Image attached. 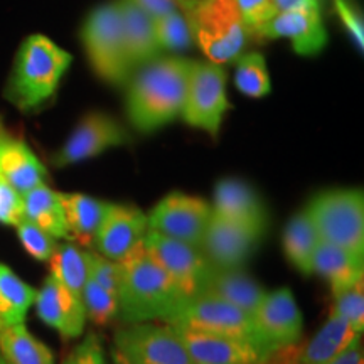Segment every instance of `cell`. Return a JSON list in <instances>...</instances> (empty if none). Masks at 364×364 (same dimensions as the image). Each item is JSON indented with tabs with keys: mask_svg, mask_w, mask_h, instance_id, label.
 I'll list each match as a JSON object with an SVG mask.
<instances>
[{
	"mask_svg": "<svg viewBox=\"0 0 364 364\" xmlns=\"http://www.w3.org/2000/svg\"><path fill=\"white\" fill-rule=\"evenodd\" d=\"M193 63L179 56L157 58L130 80L127 117L136 132L152 134L181 115Z\"/></svg>",
	"mask_w": 364,
	"mask_h": 364,
	"instance_id": "6da1fadb",
	"label": "cell"
},
{
	"mask_svg": "<svg viewBox=\"0 0 364 364\" xmlns=\"http://www.w3.org/2000/svg\"><path fill=\"white\" fill-rule=\"evenodd\" d=\"M188 300L176 282L147 253L144 243L122 262L117 317L124 324L166 322Z\"/></svg>",
	"mask_w": 364,
	"mask_h": 364,
	"instance_id": "7a4b0ae2",
	"label": "cell"
},
{
	"mask_svg": "<svg viewBox=\"0 0 364 364\" xmlns=\"http://www.w3.org/2000/svg\"><path fill=\"white\" fill-rule=\"evenodd\" d=\"M71 63V54L49 38L29 36L14 59L4 97L21 112L39 110L56 95Z\"/></svg>",
	"mask_w": 364,
	"mask_h": 364,
	"instance_id": "3957f363",
	"label": "cell"
},
{
	"mask_svg": "<svg viewBox=\"0 0 364 364\" xmlns=\"http://www.w3.org/2000/svg\"><path fill=\"white\" fill-rule=\"evenodd\" d=\"M179 11L189 22L194 43L216 65L236 61L252 38L236 0H179Z\"/></svg>",
	"mask_w": 364,
	"mask_h": 364,
	"instance_id": "277c9868",
	"label": "cell"
},
{
	"mask_svg": "<svg viewBox=\"0 0 364 364\" xmlns=\"http://www.w3.org/2000/svg\"><path fill=\"white\" fill-rule=\"evenodd\" d=\"M318 238L364 255V196L361 189H327L306 208Z\"/></svg>",
	"mask_w": 364,
	"mask_h": 364,
	"instance_id": "5b68a950",
	"label": "cell"
},
{
	"mask_svg": "<svg viewBox=\"0 0 364 364\" xmlns=\"http://www.w3.org/2000/svg\"><path fill=\"white\" fill-rule=\"evenodd\" d=\"M81 41L100 78L115 86L130 81L134 68L127 54L117 2L103 4L86 17L81 27Z\"/></svg>",
	"mask_w": 364,
	"mask_h": 364,
	"instance_id": "8992f818",
	"label": "cell"
},
{
	"mask_svg": "<svg viewBox=\"0 0 364 364\" xmlns=\"http://www.w3.org/2000/svg\"><path fill=\"white\" fill-rule=\"evenodd\" d=\"M166 324L184 326L191 329L218 332V334L233 336V338L247 339L260 348L263 353L272 354L258 334L252 314L243 309L225 302V300L211 297V295H199L182 304Z\"/></svg>",
	"mask_w": 364,
	"mask_h": 364,
	"instance_id": "52a82bcc",
	"label": "cell"
},
{
	"mask_svg": "<svg viewBox=\"0 0 364 364\" xmlns=\"http://www.w3.org/2000/svg\"><path fill=\"white\" fill-rule=\"evenodd\" d=\"M231 105L226 97V73L221 65L193 63L181 117L186 124L213 136L220 134L223 118Z\"/></svg>",
	"mask_w": 364,
	"mask_h": 364,
	"instance_id": "ba28073f",
	"label": "cell"
},
{
	"mask_svg": "<svg viewBox=\"0 0 364 364\" xmlns=\"http://www.w3.org/2000/svg\"><path fill=\"white\" fill-rule=\"evenodd\" d=\"M113 348L134 364H196L169 324H127L115 332Z\"/></svg>",
	"mask_w": 364,
	"mask_h": 364,
	"instance_id": "9c48e42d",
	"label": "cell"
},
{
	"mask_svg": "<svg viewBox=\"0 0 364 364\" xmlns=\"http://www.w3.org/2000/svg\"><path fill=\"white\" fill-rule=\"evenodd\" d=\"M144 247L188 299L199 297L213 265L199 247L147 230Z\"/></svg>",
	"mask_w": 364,
	"mask_h": 364,
	"instance_id": "30bf717a",
	"label": "cell"
},
{
	"mask_svg": "<svg viewBox=\"0 0 364 364\" xmlns=\"http://www.w3.org/2000/svg\"><path fill=\"white\" fill-rule=\"evenodd\" d=\"M211 215V204L203 198L176 191L156 204L147 216V225L150 231L201 247Z\"/></svg>",
	"mask_w": 364,
	"mask_h": 364,
	"instance_id": "8fae6325",
	"label": "cell"
},
{
	"mask_svg": "<svg viewBox=\"0 0 364 364\" xmlns=\"http://www.w3.org/2000/svg\"><path fill=\"white\" fill-rule=\"evenodd\" d=\"M130 142V134L117 118L102 112H91L75 127L66 142L51 157V162L54 167L75 166Z\"/></svg>",
	"mask_w": 364,
	"mask_h": 364,
	"instance_id": "7c38bea8",
	"label": "cell"
},
{
	"mask_svg": "<svg viewBox=\"0 0 364 364\" xmlns=\"http://www.w3.org/2000/svg\"><path fill=\"white\" fill-rule=\"evenodd\" d=\"M253 321L268 351L302 343L304 317L289 287L267 292L253 312Z\"/></svg>",
	"mask_w": 364,
	"mask_h": 364,
	"instance_id": "4fadbf2b",
	"label": "cell"
},
{
	"mask_svg": "<svg viewBox=\"0 0 364 364\" xmlns=\"http://www.w3.org/2000/svg\"><path fill=\"white\" fill-rule=\"evenodd\" d=\"M252 36L260 39H290L295 53L302 56H314L327 44V33L318 11V2L275 14L272 19L255 27Z\"/></svg>",
	"mask_w": 364,
	"mask_h": 364,
	"instance_id": "5bb4252c",
	"label": "cell"
},
{
	"mask_svg": "<svg viewBox=\"0 0 364 364\" xmlns=\"http://www.w3.org/2000/svg\"><path fill=\"white\" fill-rule=\"evenodd\" d=\"M147 230V215H144L139 208L108 203L102 225L95 235L93 247L103 257L122 263L144 243Z\"/></svg>",
	"mask_w": 364,
	"mask_h": 364,
	"instance_id": "9a60e30c",
	"label": "cell"
},
{
	"mask_svg": "<svg viewBox=\"0 0 364 364\" xmlns=\"http://www.w3.org/2000/svg\"><path fill=\"white\" fill-rule=\"evenodd\" d=\"M262 236L248 228L213 213L201 241V252L213 267L243 268L262 243Z\"/></svg>",
	"mask_w": 364,
	"mask_h": 364,
	"instance_id": "2e32d148",
	"label": "cell"
},
{
	"mask_svg": "<svg viewBox=\"0 0 364 364\" xmlns=\"http://www.w3.org/2000/svg\"><path fill=\"white\" fill-rule=\"evenodd\" d=\"M171 327L196 364H255L268 356L247 339L184 326Z\"/></svg>",
	"mask_w": 364,
	"mask_h": 364,
	"instance_id": "e0dca14e",
	"label": "cell"
},
{
	"mask_svg": "<svg viewBox=\"0 0 364 364\" xmlns=\"http://www.w3.org/2000/svg\"><path fill=\"white\" fill-rule=\"evenodd\" d=\"M211 208L213 213L248 228L262 238L267 235L270 225L267 206L257 189L247 181L238 177H225L218 181L215 186V203Z\"/></svg>",
	"mask_w": 364,
	"mask_h": 364,
	"instance_id": "ac0fdd59",
	"label": "cell"
},
{
	"mask_svg": "<svg viewBox=\"0 0 364 364\" xmlns=\"http://www.w3.org/2000/svg\"><path fill=\"white\" fill-rule=\"evenodd\" d=\"M34 304L41 321L58 331L65 339L80 338L85 332L88 318H86L83 300L51 275L36 292Z\"/></svg>",
	"mask_w": 364,
	"mask_h": 364,
	"instance_id": "d6986e66",
	"label": "cell"
},
{
	"mask_svg": "<svg viewBox=\"0 0 364 364\" xmlns=\"http://www.w3.org/2000/svg\"><path fill=\"white\" fill-rule=\"evenodd\" d=\"M0 177L22 196L46 184L48 169L24 140L6 135L0 140Z\"/></svg>",
	"mask_w": 364,
	"mask_h": 364,
	"instance_id": "ffe728a7",
	"label": "cell"
},
{
	"mask_svg": "<svg viewBox=\"0 0 364 364\" xmlns=\"http://www.w3.org/2000/svg\"><path fill=\"white\" fill-rule=\"evenodd\" d=\"M201 295L221 299L253 316L267 295V290L248 272H245V268L213 267Z\"/></svg>",
	"mask_w": 364,
	"mask_h": 364,
	"instance_id": "44dd1931",
	"label": "cell"
},
{
	"mask_svg": "<svg viewBox=\"0 0 364 364\" xmlns=\"http://www.w3.org/2000/svg\"><path fill=\"white\" fill-rule=\"evenodd\" d=\"M115 2L120 14L125 48L132 68L147 66L161 58L162 51L154 33L152 17L130 0H115Z\"/></svg>",
	"mask_w": 364,
	"mask_h": 364,
	"instance_id": "7402d4cb",
	"label": "cell"
},
{
	"mask_svg": "<svg viewBox=\"0 0 364 364\" xmlns=\"http://www.w3.org/2000/svg\"><path fill=\"white\" fill-rule=\"evenodd\" d=\"M358 336L361 334H358L348 321L331 311L317 334L306 344L300 343L295 364H329L339 358Z\"/></svg>",
	"mask_w": 364,
	"mask_h": 364,
	"instance_id": "603a6c76",
	"label": "cell"
},
{
	"mask_svg": "<svg viewBox=\"0 0 364 364\" xmlns=\"http://www.w3.org/2000/svg\"><path fill=\"white\" fill-rule=\"evenodd\" d=\"M312 272L329 282L331 292L336 294L364 279V255L321 240L314 255Z\"/></svg>",
	"mask_w": 364,
	"mask_h": 364,
	"instance_id": "cb8c5ba5",
	"label": "cell"
},
{
	"mask_svg": "<svg viewBox=\"0 0 364 364\" xmlns=\"http://www.w3.org/2000/svg\"><path fill=\"white\" fill-rule=\"evenodd\" d=\"M22 206H24V220L34 223L53 238L71 241L61 194L56 191L41 184L29 193L22 194Z\"/></svg>",
	"mask_w": 364,
	"mask_h": 364,
	"instance_id": "d4e9b609",
	"label": "cell"
},
{
	"mask_svg": "<svg viewBox=\"0 0 364 364\" xmlns=\"http://www.w3.org/2000/svg\"><path fill=\"white\" fill-rule=\"evenodd\" d=\"M59 194H61V203L66 213L71 241H76L81 247H93L95 235L102 225L108 203L80 193Z\"/></svg>",
	"mask_w": 364,
	"mask_h": 364,
	"instance_id": "484cf974",
	"label": "cell"
},
{
	"mask_svg": "<svg viewBox=\"0 0 364 364\" xmlns=\"http://www.w3.org/2000/svg\"><path fill=\"white\" fill-rule=\"evenodd\" d=\"M321 243L316 228H314L307 211H300L292 220L285 225L284 238V253L287 260L292 263V267L302 275H312L314 255Z\"/></svg>",
	"mask_w": 364,
	"mask_h": 364,
	"instance_id": "4316f807",
	"label": "cell"
},
{
	"mask_svg": "<svg viewBox=\"0 0 364 364\" xmlns=\"http://www.w3.org/2000/svg\"><path fill=\"white\" fill-rule=\"evenodd\" d=\"M36 292L38 290L17 277L11 267L0 263V329L24 324Z\"/></svg>",
	"mask_w": 364,
	"mask_h": 364,
	"instance_id": "83f0119b",
	"label": "cell"
},
{
	"mask_svg": "<svg viewBox=\"0 0 364 364\" xmlns=\"http://www.w3.org/2000/svg\"><path fill=\"white\" fill-rule=\"evenodd\" d=\"M0 353L7 364H54V354L24 324L0 329Z\"/></svg>",
	"mask_w": 364,
	"mask_h": 364,
	"instance_id": "f1b7e54d",
	"label": "cell"
},
{
	"mask_svg": "<svg viewBox=\"0 0 364 364\" xmlns=\"http://www.w3.org/2000/svg\"><path fill=\"white\" fill-rule=\"evenodd\" d=\"M49 268H51L53 279H56L68 290L81 297L83 287L88 280L83 250H80L71 241L58 245L53 257L49 258Z\"/></svg>",
	"mask_w": 364,
	"mask_h": 364,
	"instance_id": "f546056e",
	"label": "cell"
},
{
	"mask_svg": "<svg viewBox=\"0 0 364 364\" xmlns=\"http://www.w3.org/2000/svg\"><path fill=\"white\" fill-rule=\"evenodd\" d=\"M236 61V88L250 98L267 97L272 91V83L265 58L260 53H245Z\"/></svg>",
	"mask_w": 364,
	"mask_h": 364,
	"instance_id": "4dcf8cb0",
	"label": "cell"
},
{
	"mask_svg": "<svg viewBox=\"0 0 364 364\" xmlns=\"http://www.w3.org/2000/svg\"><path fill=\"white\" fill-rule=\"evenodd\" d=\"M154 33L161 51L179 53L193 46V33L188 19L181 11L166 14L154 19Z\"/></svg>",
	"mask_w": 364,
	"mask_h": 364,
	"instance_id": "1f68e13d",
	"label": "cell"
},
{
	"mask_svg": "<svg viewBox=\"0 0 364 364\" xmlns=\"http://www.w3.org/2000/svg\"><path fill=\"white\" fill-rule=\"evenodd\" d=\"M86 318L95 326H107L118 316V295L103 289L93 280H86L81 292Z\"/></svg>",
	"mask_w": 364,
	"mask_h": 364,
	"instance_id": "d6a6232c",
	"label": "cell"
},
{
	"mask_svg": "<svg viewBox=\"0 0 364 364\" xmlns=\"http://www.w3.org/2000/svg\"><path fill=\"white\" fill-rule=\"evenodd\" d=\"M334 304L331 311H334L344 321L349 322L358 334H363L364 329V279L356 284L346 287L339 292L332 294Z\"/></svg>",
	"mask_w": 364,
	"mask_h": 364,
	"instance_id": "836d02e7",
	"label": "cell"
},
{
	"mask_svg": "<svg viewBox=\"0 0 364 364\" xmlns=\"http://www.w3.org/2000/svg\"><path fill=\"white\" fill-rule=\"evenodd\" d=\"M16 230L21 245L24 247L29 257H33L38 262H49V258L53 257L54 250L58 247L56 238H53L51 235L46 233L44 230H41L39 226H36L34 223L27 220H22L16 226Z\"/></svg>",
	"mask_w": 364,
	"mask_h": 364,
	"instance_id": "e575fe53",
	"label": "cell"
},
{
	"mask_svg": "<svg viewBox=\"0 0 364 364\" xmlns=\"http://www.w3.org/2000/svg\"><path fill=\"white\" fill-rule=\"evenodd\" d=\"M85 262L88 279L118 295L122 284V263L113 262L98 252H85Z\"/></svg>",
	"mask_w": 364,
	"mask_h": 364,
	"instance_id": "d590c367",
	"label": "cell"
},
{
	"mask_svg": "<svg viewBox=\"0 0 364 364\" xmlns=\"http://www.w3.org/2000/svg\"><path fill=\"white\" fill-rule=\"evenodd\" d=\"M22 220H24L22 196L0 177V223L7 226H17Z\"/></svg>",
	"mask_w": 364,
	"mask_h": 364,
	"instance_id": "8d00e7d4",
	"label": "cell"
},
{
	"mask_svg": "<svg viewBox=\"0 0 364 364\" xmlns=\"http://www.w3.org/2000/svg\"><path fill=\"white\" fill-rule=\"evenodd\" d=\"M236 6L250 33L277 14L272 6V0H236Z\"/></svg>",
	"mask_w": 364,
	"mask_h": 364,
	"instance_id": "74e56055",
	"label": "cell"
},
{
	"mask_svg": "<svg viewBox=\"0 0 364 364\" xmlns=\"http://www.w3.org/2000/svg\"><path fill=\"white\" fill-rule=\"evenodd\" d=\"M71 354L75 364H107L103 343L95 332H90Z\"/></svg>",
	"mask_w": 364,
	"mask_h": 364,
	"instance_id": "f35d334b",
	"label": "cell"
},
{
	"mask_svg": "<svg viewBox=\"0 0 364 364\" xmlns=\"http://www.w3.org/2000/svg\"><path fill=\"white\" fill-rule=\"evenodd\" d=\"M336 12H338L339 19L346 26V29L351 33V36L356 41L359 49H363L364 46V27L363 19L359 16L356 7L353 4H349V0H334Z\"/></svg>",
	"mask_w": 364,
	"mask_h": 364,
	"instance_id": "ab89813d",
	"label": "cell"
},
{
	"mask_svg": "<svg viewBox=\"0 0 364 364\" xmlns=\"http://www.w3.org/2000/svg\"><path fill=\"white\" fill-rule=\"evenodd\" d=\"M130 2H134L139 9H142L152 19L179 11V0H130Z\"/></svg>",
	"mask_w": 364,
	"mask_h": 364,
	"instance_id": "60d3db41",
	"label": "cell"
},
{
	"mask_svg": "<svg viewBox=\"0 0 364 364\" xmlns=\"http://www.w3.org/2000/svg\"><path fill=\"white\" fill-rule=\"evenodd\" d=\"M329 364H364V354H363V341L361 336L354 338V341L349 344V348L336 358L334 361Z\"/></svg>",
	"mask_w": 364,
	"mask_h": 364,
	"instance_id": "b9f144b4",
	"label": "cell"
},
{
	"mask_svg": "<svg viewBox=\"0 0 364 364\" xmlns=\"http://www.w3.org/2000/svg\"><path fill=\"white\" fill-rule=\"evenodd\" d=\"M299 349H300V343L277 349V351H273L270 356L267 358L265 364H295L297 363Z\"/></svg>",
	"mask_w": 364,
	"mask_h": 364,
	"instance_id": "7bdbcfd3",
	"label": "cell"
},
{
	"mask_svg": "<svg viewBox=\"0 0 364 364\" xmlns=\"http://www.w3.org/2000/svg\"><path fill=\"white\" fill-rule=\"evenodd\" d=\"M318 2V0H272V6L275 9V12H285L292 11V9H299L304 6H309V4Z\"/></svg>",
	"mask_w": 364,
	"mask_h": 364,
	"instance_id": "ee69618b",
	"label": "cell"
},
{
	"mask_svg": "<svg viewBox=\"0 0 364 364\" xmlns=\"http://www.w3.org/2000/svg\"><path fill=\"white\" fill-rule=\"evenodd\" d=\"M112 361H113V364H134L129 358L125 356V354H122L120 351H118L117 348L112 349Z\"/></svg>",
	"mask_w": 364,
	"mask_h": 364,
	"instance_id": "f6af8a7d",
	"label": "cell"
},
{
	"mask_svg": "<svg viewBox=\"0 0 364 364\" xmlns=\"http://www.w3.org/2000/svg\"><path fill=\"white\" fill-rule=\"evenodd\" d=\"M7 135V132H6V127H4V122H2V117H0V140L4 139V136Z\"/></svg>",
	"mask_w": 364,
	"mask_h": 364,
	"instance_id": "bcb514c9",
	"label": "cell"
},
{
	"mask_svg": "<svg viewBox=\"0 0 364 364\" xmlns=\"http://www.w3.org/2000/svg\"><path fill=\"white\" fill-rule=\"evenodd\" d=\"M61 364H75V361H73V354H70V356H68Z\"/></svg>",
	"mask_w": 364,
	"mask_h": 364,
	"instance_id": "7dc6e473",
	"label": "cell"
},
{
	"mask_svg": "<svg viewBox=\"0 0 364 364\" xmlns=\"http://www.w3.org/2000/svg\"><path fill=\"white\" fill-rule=\"evenodd\" d=\"M268 356H270V354H268ZM267 356V358H268ZM267 358H263V359H260V361H258V363H255V364H265V361H267Z\"/></svg>",
	"mask_w": 364,
	"mask_h": 364,
	"instance_id": "c3c4849f",
	"label": "cell"
},
{
	"mask_svg": "<svg viewBox=\"0 0 364 364\" xmlns=\"http://www.w3.org/2000/svg\"><path fill=\"white\" fill-rule=\"evenodd\" d=\"M0 364H7L6 359H4V356H2V353H0Z\"/></svg>",
	"mask_w": 364,
	"mask_h": 364,
	"instance_id": "681fc988",
	"label": "cell"
}]
</instances>
